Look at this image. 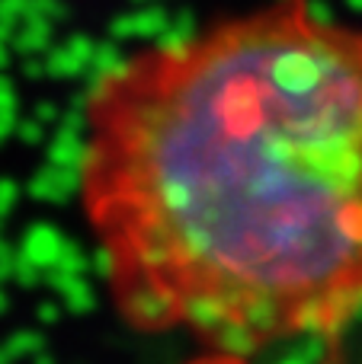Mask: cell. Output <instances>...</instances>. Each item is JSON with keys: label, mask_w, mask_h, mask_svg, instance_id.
I'll list each match as a JSON object with an SVG mask.
<instances>
[{"label": "cell", "mask_w": 362, "mask_h": 364, "mask_svg": "<svg viewBox=\"0 0 362 364\" xmlns=\"http://www.w3.org/2000/svg\"><path fill=\"white\" fill-rule=\"evenodd\" d=\"M190 364H250L241 355H218V352H202L199 358H192Z\"/></svg>", "instance_id": "2"}, {"label": "cell", "mask_w": 362, "mask_h": 364, "mask_svg": "<svg viewBox=\"0 0 362 364\" xmlns=\"http://www.w3.org/2000/svg\"><path fill=\"white\" fill-rule=\"evenodd\" d=\"M81 208L138 333L337 342L362 316V29L273 0L135 51L83 106Z\"/></svg>", "instance_id": "1"}]
</instances>
